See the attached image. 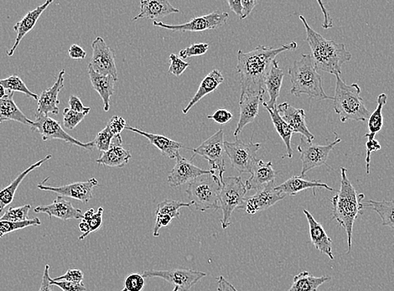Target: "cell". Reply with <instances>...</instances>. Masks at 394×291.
Returning <instances> with one entry per match:
<instances>
[{
	"label": "cell",
	"instance_id": "obj_1",
	"mask_svg": "<svg viewBox=\"0 0 394 291\" xmlns=\"http://www.w3.org/2000/svg\"><path fill=\"white\" fill-rule=\"evenodd\" d=\"M297 47L293 42L277 48L259 45L249 52L239 50L236 69L241 77V94L265 93V80L272 62L279 54Z\"/></svg>",
	"mask_w": 394,
	"mask_h": 291
},
{
	"label": "cell",
	"instance_id": "obj_2",
	"mask_svg": "<svg viewBox=\"0 0 394 291\" xmlns=\"http://www.w3.org/2000/svg\"><path fill=\"white\" fill-rule=\"evenodd\" d=\"M300 19L305 25L306 40L310 45L311 56L313 59L316 69L329 72L335 76L341 75L342 65L351 61L352 57L351 52L346 49L345 44L324 38L311 28L304 16H300Z\"/></svg>",
	"mask_w": 394,
	"mask_h": 291
},
{
	"label": "cell",
	"instance_id": "obj_3",
	"mask_svg": "<svg viewBox=\"0 0 394 291\" xmlns=\"http://www.w3.org/2000/svg\"><path fill=\"white\" fill-rule=\"evenodd\" d=\"M347 170L345 167H341V188L334 195L330 202L333 206L332 218L338 222V224L345 229L347 237L348 250L350 253L352 249L353 226L355 221L360 215H362L364 206L362 200L364 194L357 193L354 186H352L347 176Z\"/></svg>",
	"mask_w": 394,
	"mask_h": 291
},
{
	"label": "cell",
	"instance_id": "obj_4",
	"mask_svg": "<svg viewBox=\"0 0 394 291\" xmlns=\"http://www.w3.org/2000/svg\"><path fill=\"white\" fill-rule=\"evenodd\" d=\"M289 75L292 84L291 93L294 96L306 94L311 98L332 99L325 93L323 79L311 55H302L300 60L294 61L289 68Z\"/></svg>",
	"mask_w": 394,
	"mask_h": 291
},
{
	"label": "cell",
	"instance_id": "obj_5",
	"mask_svg": "<svg viewBox=\"0 0 394 291\" xmlns=\"http://www.w3.org/2000/svg\"><path fill=\"white\" fill-rule=\"evenodd\" d=\"M336 90L332 97L333 107L335 112L339 115L341 122L369 120L372 113L366 108L364 99L360 96L359 85L357 84L348 85L344 83L339 75L336 76Z\"/></svg>",
	"mask_w": 394,
	"mask_h": 291
},
{
	"label": "cell",
	"instance_id": "obj_6",
	"mask_svg": "<svg viewBox=\"0 0 394 291\" xmlns=\"http://www.w3.org/2000/svg\"><path fill=\"white\" fill-rule=\"evenodd\" d=\"M221 188L219 176L204 175L189 183L187 194L197 211L219 210Z\"/></svg>",
	"mask_w": 394,
	"mask_h": 291
},
{
	"label": "cell",
	"instance_id": "obj_7",
	"mask_svg": "<svg viewBox=\"0 0 394 291\" xmlns=\"http://www.w3.org/2000/svg\"><path fill=\"white\" fill-rule=\"evenodd\" d=\"M248 190L240 176L224 177L219 195L220 209L223 212L221 227L225 230L231 225L235 209H242Z\"/></svg>",
	"mask_w": 394,
	"mask_h": 291
},
{
	"label": "cell",
	"instance_id": "obj_8",
	"mask_svg": "<svg viewBox=\"0 0 394 291\" xmlns=\"http://www.w3.org/2000/svg\"><path fill=\"white\" fill-rule=\"evenodd\" d=\"M224 137V130H220L214 135H212L210 138L204 141L200 147L190 148L194 153V156H200L206 159L211 167V174L219 176L221 183H223L224 174L226 171Z\"/></svg>",
	"mask_w": 394,
	"mask_h": 291
},
{
	"label": "cell",
	"instance_id": "obj_9",
	"mask_svg": "<svg viewBox=\"0 0 394 291\" xmlns=\"http://www.w3.org/2000/svg\"><path fill=\"white\" fill-rule=\"evenodd\" d=\"M260 143H253L252 141L246 143L238 138L233 143L224 141L225 152L228 154L234 169L240 174H251L257 162V152L260 151Z\"/></svg>",
	"mask_w": 394,
	"mask_h": 291
},
{
	"label": "cell",
	"instance_id": "obj_10",
	"mask_svg": "<svg viewBox=\"0 0 394 291\" xmlns=\"http://www.w3.org/2000/svg\"><path fill=\"white\" fill-rule=\"evenodd\" d=\"M341 141L342 139L338 138L336 134V139L333 142L327 145H319L309 142L304 136H301V142L297 147L302 161L301 176L305 177L306 173L314 168L327 165L330 152L337 144L341 143Z\"/></svg>",
	"mask_w": 394,
	"mask_h": 291
},
{
	"label": "cell",
	"instance_id": "obj_11",
	"mask_svg": "<svg viewBox=\"0 0 394 291\" xmlns=\"http://www.w3.org/2000/svg\"><path fill=\"white\" fill-rule=\"evenodd\" d=\"M229 15L226 12L216 11L207 16L194 18V19L181 25H167L161 21H153V25L160 28L173 31V33H202V31L215 30L226 24Z\"/></svg>",
	"mask_w": 394,
	"mask_h": 291
},
{
	"label": "cell",
	"instance_id": "obj_12",
	"mask_svg": "<svg viewBox=\"0 0 394 291\" xmlns=\"http://www.w3.org/2000/svg\"><path fill=\"white\" fill-rule=\"evenodd\" d=\"M30 129L31 130L38 131L40 135H42L43 141L60 139L65 141L66 143L75 144L80 148L88 149V151H92L94 148L93 141H90L88 143L81 142L80 140L68 135L66 132L63 130L60 122L52 119V118L48 115H35V120L33 122V125L30 126Z\"/></svg>",
	"mask_w": 394,
	"mask_h": 291
},
{
	"label": "cell",
	"instance_id": "obj_13",
	"mask_svg": "<svg viewBox=\"0 0 394 291\" xmlns=\"http://www.w3.org/2000/svg\"><path fill=\"white\" fill-rule=\"evenodd\" d=\"M144 278H161L175 285L180 291H189L197 282L207 275L206 273L191 269L171 270H149L143 272Z\"/></svg>",
	"mask_w": 394,
	"mask_h": 291
},
{
	"label": "cell",
	"instance_id": "obj_14",
	"mask_svg": "<svg viewBox=\"0 0 394 291\" xmlns=\"http://www.w3.org/2000/svg\"><path fill=\"white\" fill-rule=\"evenodd\" d=\"M50 177L45 179L42 183L37 185V188L45 192L55 193L60 195L61 197H66L72 199L78 200L84 204L89 202L91 199L93 198V189L98 185V181L96 178H91L86 181H79L62 186H51L45 185Z\"/></svg>",
	"mask_w": 394,
	"mask_h": 291
},
{
	"label": "cell",
	"instance_id": "obj_15",
	"mask_svg": "<svg viewBox=\"0 0 394 291\" xmlns=\"http://www.w3.org/2000/svg\"><path fill=\"white\" fill-rule=\"evenodd\" d=\"M93 55L89 66L97 74L104 76H112L117 81V71L115 63V53L108 47L105 40L97 38L92 43Z\"/></svg>",
	"mask_w": 394,
	"mask_h": 291
},
{
	"label": "cell",
	"instance_id": "obj_16",
	"mask_svg": "<svg viewBox=\"0 0 394 291\" xmlns=\"http://www.w3.org/2000/svg\"><path fill=\"white\" fill-rule=\"evenodd\" d=\"M175 159V165L170 172L168 179H167L171 188H178L181 185L192 183L198 177L211 174L210 170H202L201 168L195 166L192 161L181 156L180 152L176 154Z\"/></svg>",
	"mask_w": 394,
	"mask_h": 291
},
{
	"label": "cell",
	"instance_id": "obj_17",
	"mask_svg": "<svg viewBox=\"0 0 394 291\" xmlns=\"http://www.w3.org/2000/svg\"><path fill=\"white\" fill-rule=\"evenodd\" d=\"M285 195L276 190L274 183L265 186L264 189L257 190L253 197L245 199L242 209H245L249 215H255L257 212L265 211L282 201Z\"/></svg>",
	"mask_w": 394,
	"mask_h": 291
},
{
	"label": "cell",
	"instance_id": "obj_18",
	"mask_svg": "<svg viewBox=\"0 0 394 291\" xmlns=\"http://www.w3.org/2000/svg\"><path fill=\"white\" fill-rule=\"evenodd\" d=\"M265 93H244L240 96V117L233 135L235 138L241 133L244 127L251 124L259 115L260 103L264 102Z\"/></svg>",
	"mask_w": 394,
	"mask_h": 291
},
{
	"label": "cell",
	"instance_id": "obj_19",
	"mask_svg": "<svg viewBox=\"0 0 394 291\" xmlns=\"http://www.w3.org/2000/svg\"><path fill=\"white\" fill-rule=\"evenodd\" d=\"M277 110L280 117L293 130L294 133L301 134L309 142L315 139L314 135L308 129L304 109L296 108L288 103H283L277 105Z\"/></svg>",
	"mask_w": 394,
	"mask_h": 291
},
{
	"label": "cell",
	"instance_id": "obj_20",
	"mask_svg": "<svg viewBox=\"0 0 394 291\" xmlns=\"http://www.w3.org/2000/svg\"><path fill=\"white\" fill-rule=\"evenodd\" d=\"M35 213H45L50 219L57 217L62 221L79 220L83 217V213L79 208L72 206L71 202L58 195L50 205H40L34 209Z\"/></svg>",
	"mask_w": 394,
	"mask_h": 291
},
{
	"label": "cell",
	"instance_id": "obj_21",
	"mask_svg": "<svg viewBox=\"0 0 394 291\" xmlns=\"http://www.w3.org/2000/svg\"><path fill=\"white\" fill-rule=\"evenodd\" d=\"M66 71L64 69L59 72L56 83L53 84L52 88L43 91L40 93L38 99V108L36 110L35 115H48L49 113L52 115H58L59 113V94L61 93L63 88H64V76Z\"/></svg>",
	"mask_w": 394,
	"mask_h": 291
},
{
	"label": "cell",
	"instance_id": "obj_22",
	"mask_svg": "<svg viewBox=\"0 0 394 291\" xmlns=\"http://www.w3.org/2000/svg\"><path fill=\"white\" fill-rule=\"evenodd\" d=\"M303 212H304L308 224H309L310 238L312 244L320 252L325 254L330 259L334 261L332 239L329 237L323 226L315 219V217L309 211L304 209Z\"/></svg>",
	"mask_w": 394,
	"mask_h": 291
},
{
	"label": "cell",
	"instance_id": "obj_23",
	"mask_svg": "<svg viewBox=\"0 0 394 291\" xmlns=\"http://www.w3.org/2000/svg\"><path fill=\"white\" fill-rule=\"evenodd\" d=\"M140 11L133 21L140 19L151 20L156 21L170 13H179L178 8H175L167 0H142L140 2Z\"/></svg>",
	"mask_w": 394,
	"mask_h": 291
},
{
	"label": "cell",
	"instance_id": "obj_24",
	"mask_svg": "<svg viewBox=\"0 0 394 291\" xmlns=\"http://www.w3.org/2000/svg\"><path fill=\"white\" fill-rule=\"evenodd\" d=\"M52 0H48L45 1L42 6L36 7L35 10L29 11L26 13L24 18L21 21L17 23V24L13 26V30L17 33L16 42L13 43V47L7 52L8 57H12L15 54L16 49L19 47V45L23 38L30 33V30L34 29V27L37 23L39 18L42 16V13L47 10L50 4H52Z\"/></svg>",
	"mask_w": 394,
	"mask_h": 291
},
{
	"label": "cell",
	"instance_id": "obj_25",
	"mask_svg": "<svg viewBox=\"0 0 394 291\" xmlns=\"http://www.w3.org/2000/svg\"><path fill=\"white\" fill-rule=\"evenodd\" d=\"M276 176L277 172L274 171L271 161H257L251 173L250 178L246 181V188L248 190H255L257 192L269 184L275 183Z\"/></svg>",
	"mask_w": 394,
	"mask_h": 291
},
{
	"label": "cell",
	"instance_id": "obj_26",
	"mask_svg": "<svg viewBox=\"0 0 394 291\" xmlns=\"http://www.w3.org/2000/svg\"><path fill=\"white\" fill-rule=\"evenodd\" d=\"M123 140L121 135L115 136L111 147L108 152H103L96 162L99 165L113 168H123L129 163L131 157L129 152L122 147Z\"/></svg>",
	"mask_w": 394,
	"mask_h": 291
},
{
	"label": "cell",
	"instance_id": "obj_27",
	"mask_svg": "<svg viewBox=\"0 0 394 291\" xmlns=\"http://www.w3.org/2000/svg\"><path fill=\"white\" fill-rule=\"evenodd\" d=\"M316 188H324L330 190V192H337V190L330 188V186L327 183H323V181L319 180H306L304 177L301 176H292L286 181H284V183L276 186V190L285 195H296L299 193L308 189H313L314 194L315 195V190Z\"/></svg>",
	"mask_w": 394,
	"mask_h": 291
},
{
	"label": "cell",
	"instance_id": "obj_28",
	"mask_svg": "<svg viewBox=\"0 0 394 291\" xmlns=\"http://www.w3.org/2000/svg\"><path fill=\"white\" fill-rule=\"evenodd\" d=\"M88 72L93 89L97 91L103 100L104 111H110V99L113 93H115L116 80L112 76H104L97 74L89 65Z\"/></svg>",
	"mask_w": 394,
	"mask_h": 291
},
{
	"label": "cell",
	"instance_id": "obj_29",
	"mask_svg": "<svg viewBox=\"0 0 394 291\" xmlns=\"http://www.w3.org/2000/svg\"><path fill=\"white\" fill-rule=\"evenodd\" d=\"M284 76V71L279 67L278 62L274 60L272 62L265 80V88L270 95L269 102H265V104L271 109L277 107L276 103L282 90Z\"/></svg>",
	"mask_w": 394,
	"mask_h": 291
},
{
	"label": "cell",
	"instance_id": "obj_30",
	"mask_svg": "<svg viewBox=\"0 0 394 291\" xmlns=\"http://www.w3.org/2000/svg\"><path fill=\"white\" fill-rule=\"evenodd\" d=\"M125 130L132 131L134 133H137L138 135L144 136V137H146L149 141V143H151L155 145L157 149H160L163 156H166L170 159H175L176 157V154L179 152V149L184 148L183 144L165 137V136L163 135L147 133V132L134 128V127L127 126Z\"/></svg>",
	"mask_w": 394,
	"mask_h": 291
},
{
	"label": "cell",
	"instance_id": "obj_31",
	"mask_svg": "<svg viewBox=\"0 0 394 291\" xmlns=\"http://www.w3.org/2000/svg\"><path fill=\"white\" fill-rule=\"evenodd\" d=\"M224 81V76L219 70L214 69L209 74H207L205 79L202 80L200 86H199L197 92L194 95L188 105L183 108L182 113L184 115H187L195 104H197L202 98L206 97L208 94L214 93Z\"/></svg>",
	"mask_w": 394,
	"mask_h": 291
},
{
	"label": "cell",
	"instance_id": "obj_32",
	"mask_svg": "<svg viewBox=\"0 0 394 291\" xmlns=\"http://www.w3.org/2000/svg\"><path fill=\"white\" fill-rule=\"evenodd\" d=\"M13 93L8 91L3 99H0V124L4 121H16L25 125L33 126L34 121L30 120L13 101Z\"/></svg>",
	"mask_w": 394,
	"mask_h": 291
},
{
	"label": "cell",
	"instance_id": "obj_33",
	"mask_svg": "<svg viewBox=\"0 0 394 291\" xmlns=\"http://www.w3.org/2000/svg\"><path fill=\"white\" fill-rule=\"evenodd\" d=\"M52 157V154H47V156L42 159V160L33 164V165H31L29 168H27L26 170L21 172L10 185L6 186V188L0 190V212H2L4 208L12 203L13 198H15L17 189L19 188L23 180L25 178L27 175H28L30 172L42 166L45 161H48Z\"/></svg>",
	"mask_w": 394,
	"mask_h": 291
},
{
	"label": "cell",
	"instance_id": "obj_34",
	"mask_svg": "<svg viewBox=\"0 0 394 291\" xmlns=\"http://www.w3.org/2000/svg\"><path fill=\"white\" fill-rule=\"evenodd\" d=\"M262 105H264V107L267 109V111L269 112L271 120L272 121H273V124L276 131H277V133L283 139L285 147H286L287 152L284 157L291 159L293 157L291 139L293 135L294 134L293 130L286 124V122L284 121L282 118L280 117L279 113L277 110V107L274 109H271L266 105L265 101L262 102Z\"/></svg>",
	"mask_w": 394,
	"mask_h": 291
},
{
	"label": "cell",
	"instance_id": "obj_35",
	"mask_svg": "<svg viewBox=\"0 0 394 291\" xmlns=\"http://www.w3.org/2000/svg\"><path fill=\"white\" fill-rule=\"evenodd\" d=\"M332 280V277H315L308 271H302L294 277L291 287L287 291H318L321 285Z\"/></svg>",
	"mask_w": 394,
	"mask_h": 291
},
{
	"label": "cell",
	"instance_id": "obj_36",
	"mask_svg": "<svg viewBox=\"0 0 394 291\" xmlns=\"http://www.w3.org/2000/svg\"><path fill=\"white\" fill-rule=\"evenodd\" d=\"M103 207L98 208L95 212L93 208L83 213V217L79 224V229L83 233L79 237V240L87 238L90 234L94 233L101 229L103 226Z\"/></svg>",
	"mask_w": 394,
	"mask_h": 291
},
{
	"label": "cell",
	"instance_id": "obj_37",
	"mask_svg": "<svg viewBox=\"0 0 394 291\" xmlns=\"http://www.w3.org/2000/svg\"><path fill=\"white\" fill-rule=\"evenodd\" d=\"M364 208H370L378 213L381 218L383 226L394 230V201H368L362 202Z\"/></svg>",
	"mask_w": 394,
	"mask_h": 291
},
{
	"label": "cell",
	"instance_id": "obj_38",
	"mask_svg": "<svg viewBox=\"0 0 394 291\" xmlns=\"http://www.w3.org/2000/svg\"><path fill=\"white\" fill-rule=\"evenodd\" d=\"M387 94L381 93L378 97V106L373 113H371L369 119V133L364 135L368 141L375 139V136L381 131L383 126V108L387 103Z\"/></svg>",
	"mask_w": 394,
	"mask_h": 291
},
{
	"label": "cell",
	"instance_id": "obj_39",
	"mask_svg": "<svg viewBox=\"0 0 394 291\" xmlns=\"http://www.w3.org/2000/svg\"><path fill=\"white\" fill-rule=\"evenodd\" d=\"M193 205L192 202H182L175 201V200H165L158 204L156 215H169L172 218H178L180 216V209L182 207H190Z\"/></svg>",
	"mask_w": 394,
	"mask_h": 291
},
{
	"label": "cell",
	"instance_id": "obj_40",
	"mask_svg": "<svg viewBox=\"0 0 394 291\" xmlns=\"http://www.w3.org/2000/svg\"><path fill=\"white\" fill-rule=\"evenodd\" d=\"M0 85L3 86L6 90L11 91L13 93H21L27 95V96L33 98L38 101V95L31 92V91L27 88V86L24 81H22L20 76L12 75L7 77V79H0Z\"/></svg>",
	"mask_w": 394,
	"mask_h": 291
},
{
	"label": "cell",
	"instance_id": "obj_41",
	"mask_svg": "<svg viewBox=\"0 0 394 291\" xmlns=\"http://www.w3.org/2000/svg\"><path fill=\"white\" fill-rule=\"evenodd\" d=\"M40 225H42V222H40L39 217H35L33 219L21 222L0 220V239H2L8 234L13 233V232L25 229L26 227L31 226L36 227Z\"/></svg>",
	"mask_w": 394,
	"mask_h": 291
},
{
	"label": "cell",
	"instance_id": "obj_42",
	"mask_svg": "<svg viewBox=\"0 0 394 291\" xmlns=\"http://www.w3.org/2000/svg\"><path fill=\"white\" fill-rule=\"evenodd\" d=\"M30 205H25L18 207H10L0 217V220L21 222L29 220V212Z\"/></svg>",
	"mask_w": 394,
	"mask_h": 291
},
{
	"label": "cell",
	"instance_id": "obj_43",
	"mask_svg": "<svg viewBox=\"0 0 394 291\" xmlns=\"http://www.w3.org/2000/svg\"><path fill=\"white\" fill-rule=\"evenodd\" d=\"M88 113L89 112H75L69 108H66L63 111V125H64L66 129L74 130L80 122H83Z\"/></svg>",
	"mask_w": 394,
	"mask_h": 291
},
{
	"label": "cell",
	"instance_id": "obj_44",
	"mask_svg": "<svg viewBox=\"0 0 394 291\" xmlns=\"http://www.w3.org/2000/svg\"><path fill=\"white\" fill-rule=\"evenodd\" d=\"M113 138H115V135L111 133L110 129L106 126L105 128L99 132L96 138L93 140L94 148L103 153L108 152L111 147Z\"/></svg>",
	"mask_w": 394,
	"mask_h": 291
},
{
	"label": "cell",
	"instance_id": "obj_45",
	"mask_svg": "<svg viewBox=\"0 0 394 291\" xmlns=\"http://www.w3.org/2000/svg\"><path fill=\"white\" fill-rule=\"evenodd\" d=\"M146 287V280L141 274L132 273L126 277L123 290L121 291H142Z\"/></svg>",
	"mask_w": 394,
	"mask_h": 291
},
{
	"label": "cell",
	"instance_id": "obj_46",
	"mask_svg": "<svg viewBox=\"0 0 394 291\" xmlns=\"http://www.w3.org/2000/svg\"><path fill=\"white\" fill-rule=\"evenodd\" d=\"M208 49H209V45L207 43H196L190 45V47L181 50L179 53V57L185 60V59L193 57H200L205 55Z\"/></svg>",
	"mask_w": 394,
	"mask_h": 291
},
{
	"label": "cell",
	"instance_id": "obj_47",
	"mask_svg": "<svg viewBox=\"0 0 394 291\" xmlns=\"http://www.w3.org/2000/svg\"><path fill=\"white\" fill-rule=\"evenodd\" d=\"M170 65L168 70V74L175 76H180L183 72L189 67L190 63L185 62L178 55L174 53L170 54Z\"/></svg>",
	"mask_w": 394,
	"mask_h": 291
},
{
	"label": "cell",
	"instance_id": "obj_48",
	"mask_svg": "<svg viewBox=\"0 0 394 291\" xmlns=\"http://www.w3.org/2000/svg\"><path fill=\"white\" fill-rule=\"evenodd\" d=\"M55 281H68L72 282V283L81 284L83 283L84 280L83 272L79 269H70L68 270L64 275L56 277V278L52 279Z\"/></svg>",
	"mask_w": 394,
	"mask_h": 291
},
{
	"label": "cell",
	"instance_id": "obj_49",
	"mask_svg": "<svg viewBox=\"0 0 394 291\" xmlns=\"http://www.w3.org/2000/svg\"><path fill=\"white\" fill-rule=\"evenodd\" d=\"M107 127L113 135L117 136L121 135L122 132L126 129L127 125L124 118L115 115L111 118Z\"/></svg>",
	"mask_w": 394,
	"mask_h": 291
},
{
	"label": "cell",
	"instance_id": "obj_50",
	"mask_svg": "<svg viewBox=\"0 0 394 291\" xmlns=\"http://www.w3.org/2000/svg\"><path fill=\"white\" fill-rule=\"evenodd\" d=\"M233 118V113L224 108H220L212 113V115H207L208 120H214L216 124L219 125L228 124V122L232 120Z\"/></svg>",
	"mask_w": 394,
	"mask_h": 291
},
{
	"label": "cell",
	"instance_id": "obj_51",
	"mask_svg": "<svg viewBox=\"0 0 394 291\" xmlns=\"http://www.w3.org/2000/svg\"><path fill=\"white\" fill-rule=\"evenodd\" d=\"M51 285L52 286L56 285L57 287L60 288L62 291H86L87 287L83 283L76 284L72 283V282L68 281H55L51 278Z\"/></svg>",
	"mask_w": 394,
	"mask_h": 291
},
{
	"label": "cell",
	"instance_id": "obj_52",
	"mask_svg": "<svg viewBox=\"0 0 394 291\" xmlns=\"http://www.w3.org/2000/svg\"><path fill=\"white\" fill-rule=\"evenodd\" d=\"M172 219L173 218L169 215H156V224L153 231V237H158L161 227L169 226Z\"/></svg>",
	"mask_w": 394,
	"mask_h": 291
},
{
	"label": "cell",
	"instance_id": "obj_53",
	"mask_svg": "<svg viewBox=\"0 0 394 291\" xmlns=\"http://www.w3.org/2000/svg\"><path fill=\"white\" fill-rule=\"evenodd\" d=\"M68 104H69V108L75 112L84 113L90 112L91 110L90 107H85L83 103H81V99L74 96V95L70 96L69 100H68Z\"/></svg>",
	"mask_w": 394,
	"mask_h": 291
},
{
	"label": "cell",
	"instance_id": "obj_54",
	"mask_svg": "<svg viewBox=\"0 0 394 291\" xmlns=\"http://www.w3.org/2000/svg\"><path fill=\"white\" fill-rule=\"evenodd\" d=\"M68 55L74 60H83L87 57V53H86L83 47L76 44L71 45L69 50H68Z\"/></svg>",
	"mask_w": 394,
	"mask_h": 291
},
{
	"label": "cell",
	"instance_id": "obj_55",
	"mask_svg": "<svg viewBox=\"0 0 394 291\" xmlns=\"http://www.w3.org/2000/svg\"><path fill=\"white\" fill-rule=\"evenodd\" d=\"M49 272L50 266L47 265L45 266L42 284H40L39 291H54L51 285V275H50Z\"/></svg>",
	"mask_w": 394,
	"mask_h": 291
},
{
	"label": "cell",
	"instance_id": "obj_56",
	"mask_svg": "<svg viewBox=\"0 0 394 291\" xmlns=\"http://www.w3.org/2000/svg\"><path fill=\"white\" fill-rule=\"evenodd\" d=\"M257 4L255 0H242L243 12L242 16L240 17V20L246 19V18L250 15L253 8H255Z\"/></svg>",
	"mask_w": 394,
	"mask_h": 291
},
{
	"label": "cell",
	"instance_id": "obj_57",
	"mask_svg": "<svg viewBox=\"0 0 394 291\" xmlns=\"http://www.w3.org/2000/svg\"><path fill=\"white\" fill-rule=\"evenodd\" d=\"M217 280V291H238L234 286L220 275Z\"/></svg>",
	"mask_w": 394,
	"mask_h": 291
},
{
	"label": "cell",
	"instance_id": "obj_58",
	"mask_svg": "<svg viewBox=\"0 0 394 291\" xmlns=\"http://www.w3.org/2000/svg\"><path fill=\"white\" fill-rule=\"evenodd\" d=\"M228 3L231 10L237 16L241 17L243 12L242 0H228Z\"/></svg>",
	"mask_w": 394,
	"mask_h": 291
},
{
	"label": "cell",
	"instance_id": "obj_59",
	"mask_svg": "<svg viewBox=\"0 0 394 291\" xmlns=\"http://www.w3.org/2000/svg\"><path fill=\"white\" fill-rule=\"evenodd\" d=\"M318 4L320 6L321 10H323V11L324 16L325 18V23L323 24V28L324 29L332 28V27L333 26L332 21V19H330V15H329L328 11L327 10H325V8H324L323 2L318 1Z\"/></svg>",
	"mask_w": 394,
	"mask_h": 291
},
{
	"label": "cell",
	"instance_id": "obj_60",
	"mask_svg": "<svg viewBox=\"0 0 394 291\" xmlns=\"http://www.w3.org/2000/svg\"><path fill=\"white\" fill-rule=\"evenodd\" d=\"M8 91L4 88L3 86L0 85V99H3L8 94Z\"/></svg>",
	"mask_w": 394,
	"mask_h": 291
},
{
	"label": "cell",
	"instance_id": "obj_61",
	"mask_svg": "<svg viewBox=\"0 0 394 291\" xmlns=\"http://www.w3.org/2000/svg\"><path fill=\"white\" fill-rule=\"evenodd\" d=\"M172 291H179V289L178 287H175L174 290Z\"/></svg>",
	"mask_w": 394,
	"mask_h": 291
}]
</instances>
